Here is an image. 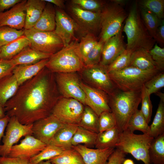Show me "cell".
Returning a JSON list of instances; mask_svg holds the SVG:
<instances>
[{"mask_svg": "<svg viewBox=\"0 0 164 164\" xmlns=\"http://www.w3.org/2000/svg\"><path fill=\"white\" fill-rule=\"evenodd\" d=\"M60 94L54 73L45 67L19 86L4 110L6 115L15 117L23 124H33L52 114Z\"/></svg>", "mask_w": 164, "mask_h": 164, "instance_id": "cell-1", "label": "cell"}, {"mask_svg": "<svg viewBox=\"0 0 164 164\" xmlns=\"http://www.w3.org/2000/svg\"><path fill=\"white\" fill-rule=\"evenodd\" d=\"M122 31L127 37L126 49L133 52L143 49L149 51L155 45V41L144 23L137 1L130 9Z\"/></svg>", "mask_w": 164, "mask_h": 164, "instance_id": "cell-2", "label": "cell"}, {"mask_svg": "<svg viewBox=\"0 0 164 164\" xmlns=\"http://www.w3.org/2000/svg\"><path fill=\"white\" fill-rule=\"evenodd\" d=\"M109 96V106L121 133L125 130L129 118L138 109L141 102V90L123 91L118 89Z\"/></svg>", "mask_w": 164, "mask_h": 164, "instance_id": "cell-3", "label": "cell"}, {"mask_svg": "<svg viewBox=\"0 0 164 164\" xmlns=\"http://www.w3.org/2000/svg\"><path fill=\"white\" fill-rule=\"evenodd\" d=\"M159 72L158 69L142 70L128 66L108 74L118 89L123 91H132L141 90L148 80Z\"/></svg>", "mask_w": 164, "mask_h": 164, "instance_id": "cell-4", "label": "cell"}, {"mask_svg": "<svg viewBox=\"0 0 164 164\" xmlns=\"http://www.w3.org/2000/svg\"><path fill=\"white\" fill-rule=\"evenodd\" d=\"M77 43L76 41H72L67 46L52 55L46 67L54 73L82 71L84 66L77 51Z\"/></svg>", "mask_w": 164, "mask_h": 164, "instance_id": "cell-5", "label": "cell"}, {"mask_svg": "<svg viewBox=\"0 0 164 164\" xmlns=\"http://www.w3.org/2000/svg\"><path fill=\"white\" fill-rule=\"evenodd\" d=\"M154 138L146 134L137 135L125 130L119 134L115 147L125 153H130L144 164H151L149 149Z\"/></svg>", "mask_w": 164, "mask_h": 164, "instance_id": "cell-6", "label": "cell"}, {"mask_svg": "<svg viewBox=\"0 0 164 164\" xmlns=\"http://www.w3.org/2000/svg\"><path fill=\"white\" fill-rule=\"evenodd\" d=\"M111 2L106 4L101 12L98 41L104 43L120 31L128 15L122 6Z\"/></svg>", "mask_w": 164, "mask_h": 164, "instance_id": "cell-7", "label": "cell"}, {"mask_svg": "<svg viewBox=\"0 0 164 164\" xmlns=\"http://www.w3.org/2000/svg\"><path fill=\"white\" fill-rule=\"evenodd\" d=\"M24 30V35L30 42L29 46L34 49L52 55L64 47L62 41L54 31H41L33 28Z\"/></svg>", "mask_w": 164, "mask_h": 164, "instance_id": "cell-8", "label": "cell"}, {"mask_svg": "<svg viewBox=\"0 0 164 164\" xmlns=\"http://www.w3.org/2000/svg\"><path fill=\"white\" fill-rule=\"evenodd\" d=\"M84 105L74 99L60 97L51 114L65 124L78 125L84 109Z\"/></svg>", "mask_w": 164, "mask_h": 164, "instance_id": "cell-9", "label": "cell"}, {"mask_svg": "<svg viewBox=\"0 0 164 164\" xmlns=\"http://www.w3.org/2000/svg\"><path fill=\"white\" fill-rule=\"evenodd\" d=\"M33 124L24 125L15 117L10 118L0 146V156L8 157L12 147L23 137L32 135Z\"/></svg>", "mask_w": 164, "mask_h": 164, "instance_id": "cell-10", "label": "cell"}, {"mask_svg": "<svg viewBox=\"0 0 164 164\" xmlns=\"http://www.w3.org/2000/svg\"><path fill=\"white\" fill-rule=\"evenodd\" d=\"M55 77L58 91L62 97L74 99L85 105V94L76 72L56 73Z\"/></svg>", "mask_w": 164, "mask_h": 164, "instance_id": "cell-11", "label": "cell"}, {"mask_svg": "<svg viewBox=\"0 0 164 164\" xmlns=\"http://www.w3.org/2000/svg\"><path fill=\"white\" fill-rule=\"evenodd\" d=\"M84 77L91 86L110 95L118 88L110 78L106 67L99 64L85 67L82 70Z\"/></svg>", "mask_w": 164, "mask_h": 164, "instance_id": "cell-12", "label": "cell"}, {"mask_svg": "<svg viewBox=\"0 0 164 164\" xmlns=\"http://www.w3.org/2000/svg\"><path fill=\"white\" fill-rule=\"evenodd\" d=\"M70 11L73 19L77 24L78 30L86 32L95 34L100 32L101 12H95L84 10L73 5Z\"/></svg>", "mask_w": 164, "mask_h": 164, "instance_id": "cell-13", "label": "cell"}, {"mask_svg": "<svg viewBox=\"0 0 164 164\" xmlns=\"http://www.w3.org/2000/svg\"><path fill=\"white\" fill-rule=\"evenodd\" d=\"M65 124L51 114L33 124L32 135L48 145L56 133Z\"/></svg>", "mask_w": 164, "mask_h": 164, "instance_id": "cell-14", "label": "cell"}, {"mask_svg": "<svg viewBox=\"0 0 164 164\" xmlns=\"http://www.w3.org/2000/svg\"><path fill=\"white\" fill-rule=\"evenodd\" d=\"M85 96V105L98 116L105 111L111 112L109 105V96L104 91L80 82Z\"/></svg>", "mask_w": 164, "mask_h": 164, "instance_id": "cell-15", "label": "cell"}, {"mask_svg": "<svg viewBox=\"0 0 164 164\" xmlns=\"http://www.w3.org/2000/svg\"><path fill=\"white\" fill-rule=\"evenodd\" d=\"M56 27L54 32L62 41L64 47L68 45L74 38L78 26L74 20L62 9H55Z\"/></svg>", "mask_w": 164, "mask_h": 164, "instance_id": "cell-16", "label": "cell"}, {"mask_svg": "<svg viewBox=\"0 0 164 164\" xmlns=\"http://www.w3.org/2000/svg\"><path fill=\"white\" fill-rule=\"evenodd\" d=\"M47 144L32 135H27L11 148L8 157L29 160L40 152Z\"/></svg>", "mask_w": 164, "mask_h": 164, "instance_id": "cell-17", "label": "cell"}, {"mask_svg": "<svg viewBox=\"0 0 164 164\" xmlns=\"http://www.w3.org/2000/svg\"><path fill=\"white\" fill-rule=\"evenodd\" d=\"M122 29L118 33L104 42L99 64L100 65L105 67L108 66L126 49Z\"/></svg>", "mask_w": 164, "mask_h": 164, "instance_id": "cell-18", "label": "cell"}, {"mask_svg": "<svg viewBox=\"0 0 164 164\" xmlns=\"http://www.w3.org/2000/svg\"><path fill=\"white\" fill-rule=\"evenodd\" d=\"M26 0H22L9 10L0 12V27L7 26L17 29H24Z\"/></svg>", "mask_w": 164, "mask_h": 164, "instance_id": "cell-19", "label": "cell"}, {"mask_svg": "<svg viewBox=\"0 0 164 164\" xmlns=\"http://www.w3.org/2000/svg\"><path fill=\"white\" fill-rule=\"evenodd\" d=\"M82 156L84 164H108L109 157L114 151V148L93 149L83 145L73 146Z\"/></svg>", "mask_w": 164, "mask_h": 164, "instance_id": "cell-20", "label": "cell"}, {"mask_svg": "<svg viewBox=\"0 0 164 164\" xmlns=\"http://www.w3.org/2000/svg\"><path fill=\"white\" fill-rule=\"evenodd\" d=\"M48 59H43L32 64L15 66L12 73L19 86L36 75L46 67Z\"/></svg>", "mask_w": 164, "mask_h": 164, "instance_id": "cell-21", "label": "cell"}, {"mask_svg": "<svg viewBox=\"0 0 164 164\" xmlns=\"http://www.w3.org/2000/svg\"><path fill=\"white\" fill-rule=\"evenodd\" d=\"M51 55L34 49L30 46L26 47L20 53L9 60L14 66L35 63L41 60L49 58Z\"/></svg>", "mask_w": 164, "mask_h": 164, "instance_id": "cell-22", "label": "cell"}, {"mask_svg": "<svg viewBox=\"0 0 164 164\" xmlns=\"http://www.w3.org/2000/svg\"><path fill=\"white\" fill-rule=\"evenodd\" d=\"M78 127L77 124H66L56 133L49 144L64 150L72 148V140Z\"/></svg>", "mask_w": 164, "mask_h": 164, "instance_id": "cell-23", "label": "cell"}, {"mask_svg": "<svg viewBox=\"0 0 164 164\" xmlns=\"http://www.w3.org/2000/svg\"><path fill=\"white\" fill-rule=\"evenodd\" d=\"M46 3L44 0H27L24 29L33 27L40 18Z\"/></svg>", "mask_w": 164, "mask_h": 164, "instance_id": "cell-24", "label": "cell"}, {"mask_svg": "<svg viewBox=\"0 0 164 164\" xmlns=\"http://www.w3.org/2000/svg\"><path fill=\"white\" fill-rule=\"evenodd\" d=\"M19 86L12 73L0 80V105L5 103L16 92Z\"/></svg>", "mask_w": 164, "mask_h": 164, "instance_id": "cell-25", "label": "cell"}, {"mask_svg": "<svg viewBox=\"0 0 164 164\" xmlns=\"http://www.w3.org/2000/svg\"><path fill=\"white\" fill-rule=\"evenodd\" d=\"M55 27V9L52 4L47 2L40 18L33 28L39 31L51 32L54 31Z\"/></svg>", "mask_w": 164, "mask_h": 164, "instance_id": "cell-26", "label": "cell"}, {"mask_svg": "<svg viewBox=\"0 0 164 164\" xmlns=\"http://www.w3.org/2000/svg\"><path fill=\"white\" fill-rule=\"evenodd\" d=\"M129 66L134 67L142 70L158 69L149 51L143 49L132 52Z\"/></svg>", "mask_w": 164, "mask_h": 164, "instance_id": "cell-27", "label": "cell"}, {"mask_svg": "<svg viewBox=\"0 0 164 164\" xmlns=\"http://www.w3.org/2000/svg\"><path fill=\"white\" fill-rule=\"evenodd\" d=\"M30 45L29 40L24 35L1 47L0 59H11Z\"/></svg>", "mask_w": 164, "mask_h": 164, "instance_id": "cell-28", "label": "cell"}, {"mask_svg": "<svg viewBox=\"0 0 164 164\" xmlns=\"http://www.w3.org/2000/svg\"><path fill=\"white\" fill-rule=\"evenodd\" d=\"M120 132L117 126L109 129L99 132L97 135L95 146L96 149L114 148L118 140Z\"/></svg>", "mask_w": 164, "mask_h": 164, "instance_id": "cell-29", "label": "cell"}, {"mask_svg": "<svg viewBox=\"0 0 164 164\" xmlns=\"http://www.w3.org/2000/svg\"><path fill=\"white\" fill-rule=\"evenodd\" d=\"M156 94L160 101L153 121L149 126L150 135L154 138L164 133V94L159 92Z\"/></svg>", "mask_w": 164, "mask_h": 164, "instance_id": "cell-30", "label": "cell"}, {"mask_svg": "<svg viewBox=\"0 0 164 164\" xmlns=\"http://www.w3.org/2000/svg\"><path fill=\"white\" fill-rule=\"evenodd\" d=\"M148 153L151 163L164 164V133L154 138Z\"/></svg>", "mask_w": 164, "mask_h": 164, "instance_id": "cell-31", "label": "cell"}, {"mask_svg": "<svg viewBox=\"0 0 164 164\" xmlns=\"http://www.w3.org/2000/svg\"><path fill=\"white\" fill-rule=\"evenodd\" d=\"M125 130L132 133H134L135 130H139L142 132L143 134L150 135L149 126L140 110L138 109L129 118Z\"/></svg>", "mask_w": 164, "mask_h": 164, "instance_id": "cell-32", "label": "cell"}, {"mask_svg": "<svg viewBox=\"0 0 164 164\" xmlns=\"http://www.w3.org/2000/svg\"><path fill=\"white\" fill-rule=\"evenodd\" d=\"M97 134L78 126L73 137L72 145L73 146L83 144L89 148L93 147L95 145Z\"/></svg>", "mask_w": 164, "mask_h": 164, "instance_id": "cell-33", "label": "cell"}, {"mask_svg": "<svg viewBox=\"0 0 164 164\" xmlns=\"http://www.w3.org/2000/svg\"><path fill=\"white\" fill-rule=\"evenodd\" d=\"M53 164H84L80 154L72 148L49 160Z\"/></svg>", "mask_w": 164, "mask_h": 164, "instance_id": "cell-34", "label": "cell"}, {"mask_svg": "<svg viewBox=\"0 0 164 164\" xmlns=\"http://www.w3.org/2000/svg\"><path fill=\"white\" fill-rule=\"evenodd\" d=\"M99 117L89 107H84L78 126L87 130L98 133Z\"/></svg>", "mask_w": 164, "mask_h": 164, "instance_id": "cell-35", "label": "cell"}, {"mask_svg": "<svg viewBox=\"0 0 164 164\" xmlns=\"http://www.w3.org/2000/svg\"><path fill=\"white\" fill-rule=\"evenodd\" d=\"M98 41L94 34L88 33L82 37L78 43L76 50L83 63L88 54L97 43Z\"/></svg>", "mask_w": 164, "mask_h": 164, "instance_id": "cell-36", "label": "cell"}, {"mask_svg": "<svg viewBox=\"0 0 164 164\" xmlns=\"http://www.w3.org/2000/svg\"><path fill=\"white\" fill-rule=\"evenodd\" d=\"M139 7L140 15L150 35L154 39L162 19H160L151 12Z\"/></svg>", "mask_w": 164, "mask_h": 164, "instance_id": "cell-37", "label": "cell"}, {"mask_svg": "<svg viewBox=\"0 0 164 164\" xmlns=\"http://www.w3.org/2000/svg\"><path fill=\"white\" fill-rule=\"evenodd\" d=\"M64 150L48 144L39 153L29 159L30 164H37L42 161L50 160L61 154Z\"/></svg>", "mask_w": 164, "mask_h": 164, "instance_id": "cell-38", "label": "cell"}, {"mask_svg": "<svg viewBox=\"0 0 164 164\" xmlns=\"http://www.w3.org/2000/svg\"><path fill=\"white\" fill-rule=\"evenodd\" d=\"M136 1L140 8L151 12L160 19H163L164 0H142Z\"/></svg>", "mask_w": 164, "mask_h": 164, "instance_id": "cell-39", "label": "cell"}, {"mask_svg": "<svg viewBox=\"0 0 164 164\" xmlns=\"http://www.w3.org/2000/svg\"><path fill=\"white\" fill-rule=\"evenodd\" d=\"M24 35V29L19 30L7 26L0 27V48Z\"/></svg>", "mask_w": 164, "mask_h": 164, "instance_id": "cell-40", "label": "cell"}, {"mask_svg": "<svg viewBox=\"0 0 164 164\" xmlns=\"http://www.w3.org/2000/svg\"><path fill=\"white\" fill-rule=\"evenodd\" d=\"M132 52L126 49L113 62L106 67L108 72L120 70L129 66Z\"/></svg>", "mask_w": 164, "mask_h": 164, "instance_id": "cell-41", "label": "cell"}, {"mask_svg": "<svg viewBox=\"0 0 164 164\" xmlns=\"http://www.w3.org/2000/svg\"><path fill=\"white\" fill-rule=\"evenodd\" d=\"M73 4L88 11L101 12L103 9L106 2L104 1L96 0H73Z\"/></svg>", "mask_w": 164, "mask_h": 164, "instance_id": "cell-42", "label": "cell"}, {"mask_svg": "<svg viewBox=\"0 0 164 164\" xmlns=\"http://www.w3.org/2000/svg\"><path fill=\"white\" fill-rule=\"evenodd\" d=\"M149 95L156 93L164 87V73L159 72L148 80L144 85Z\"/></svg>", "mask_w": 164, "mask_h": 164, "instance_id": "cell-43", "label": "cell"}, {"mask_svg": "<svg viewBox=\"0 0 164 164\" xmlns=\"http://www.w3.org/2000/svg\"><path fill=\"white\" fill-rule=\"evenodd\" d=\"M104 43L100 41L89 52L84 62L85 67H90L99 64L101 59L102 48Z\"/></svg>", "mask_w": 164, "mask_h": 164, "instance_id": "cell-44", "label": "cell"}, {"mask_svg": "<svg viewBox=\"0 0 164 164\" xmlns=\"http://www.w3.org/2000/svg\"><path fill=\"white\" fill-rule=\"evenodd\" d=\"M150 96L144 85L141 89L142 106L140 111L148 124L151 121L152 113V106Z\"/></svg>", "mask_w": 164, "mask_h": 164, "instance_id": "cell-45", "label": "cell"}, {"mask_svg": "<svg viewBox=\"0 0 164 164\" xmlns=\"http://www.w3.org/2000/svg\"><path fill=\"white\" fill-rule=\"evenodd\" d=\"M99 132H101L117 126L116 118L112 112L105 111L99 116Z\"/></svg>", "mask_w": 164, "mask_h": 164, "instance_id": "cell-46", "label": "cell"}, {"mask_svg": "<svg viewBox=\"0 0 164 164\" xmlns=\"http://www.w3.org/2000/svg\"><path fill=\"white\" fill-rule=\"evenodd\" d=\"M151 57L159 70L163 71L164 69V48L155 44L149 51Z\"/></svg>", "mask_w": 164, "mask_h": 164, "instance_id": "cell-47", "label": "cell"}, {"mask_svg": "<svg viewBox=\"0 0 164 164\" xmlns=\"http://www.w3.org/2000/svg\"><path fill=\"white\" fill-rule=\"evenodd\" d=\"M125 157V153L117 148L109 157L108 164H122Z\"/></svg>", "mask_w": 164, "mask_h": 164, "instance_id": "cell-48", "label": "cell"}, {"mask_svg": "<svg viewBox=\"0 0 164 164\" xmlns=\"http://www.w3.org/2000/svg\"><path fill=\"white\" fill-rule=\"evenodd\" d=\"M15 67L9 60L0 59V80L12 73Z\"/></svg>", "mask_w": 164, "mask_h": 164, "instance_id": "cell-49", "label": "cell"}, {"mask_svg": "<svg viewBox=\"0 0 164 164\" xmlns=\"http://www.w3.org/2000/svg\"><path fill=\"white\" fill-rule=\"evenodd\" d=\"M0 164H30L29 160L0 156Z\"/></svg>", "mask_w": 164, "mask_h": 164, "instance_id": "cell-50", "label": "cell"}, {"mask_svg": "<svg viewBox=\"0 0 164 164\" xmlns=\"http://www.w3.org/2000/svg\"><path fill=\"white\" fill-rule=\"evenodd\" d=\"M22 0H0V12L11 8Z\"/></svg>", "mask_w": 164, "mask_h": 164, "instance_id": "cell-51", "label": "cell"}, {"mask_svg": "<svg viewBox=\"0 0 164 164\" xmlns=\"http://www.w3.org/2000/svg\"><path fill=\"white\" fill-rule=\"evenodd\" d=\"M154 39L155 41H157L161 45H163L164 43V21L163 19L161 20L160 24L157 30Z\"/></svg>", "mask_w": 164, "mask_h": 164, "instance_id": "cell-52", "label": "cell"}, {"mask_svg": "<svg viewBox=\"0 0 164 164\" xmlns=\"http://www.w3.org/2000/svg\"><path fill=\"white\" fill-rule=\"evenodd\" d=\"M10 117L6 115L4 117L0 118V146H1L0 142L2 138L4 135V132Z\"/></svg>", "mask_w": 164, "mask_h": 164, "instance_id": "cell-53", "label": "cell"}, {"mask_svg": "<svg viewBox=\"0 0 164 164\" xmlns=\"http://www.w3.org/2000/svg\"><path fill=\"white\" fill-rule=\"evenodd\" d=\"M45 2L55 5L58 8L62 9L64 7V1L63 0H44Z\"/></svg>", "mask_w": 164, "mask_h": 164, "instance_id": "cell-54", "label": "cell"}, {"mask_svg": "<svg viewBox=\"0 0 164 164\" xmlns=\"http://www.w3.org/2000/svg\"><path fill=\"white\" fill-rule=\"evenodd\" d=\"M111 1L122 6L125 4L127 2L126 0H113Z\"/></svg>", "mask_w": 164, "mask_h": 164, "instance_id": "cell-55", "label": "cell"}, {"mask_svg": "<svg viewBox=\"0 0 164 164\" xmlns=\"http://www.w3.org/2000/svg\"><path fill=\"white\" fill-rule=\"evenodd\" d=\"M4 108L0 105V118H2L6 115Z\"/></svg>", "mask_w": 164, "mask_h": 164, "instance_id": "cell-56", "label": "cell"}, {"mask_svg": "<svg viewBox=\"0 0 164 164\" xmlns=\"http://www.w3.org/2000/svg\"><path fill=\"white\" fill-rule=\"evenodd\" d=\"M122 164H135L133 161L130 159H125Z\"/></svg>", "mask_w": 164, "mask_h": 164, "instance_id": "cell-57", "label": "cell"}, {"mask_svg": "<svg viewBox=\"0 0 164 164\" xmlns=\"http://www.w3.org/2000/svg\"><path fill=\"white\" fill-rule=\"evenodd\" d=\"M37 164H53L49 160H46L45 161H42L40 162Z\"/></svg>", "mask_w": 164, "mask_h": 164, "instance_id": "cell-58", "label": "cell"}, {"mask_svg": "<svg viewBox=\"0 0 164 164\" xmlns=\"http://www.w3.org/2000/svg\"></svg>", "mask_w": 164, "mask_h": 164, "instance_id": "cell-59", "label": "cell"}, {"mask_svg": "<svg viewBox=\"0 0 164 164\" xmlns=\"http://www.w3.org/2000/svg\"></svg>", "mask_w": 164, "mask_h": 164, "instance_id": "cell-60", "label": "cell"}]
</instances>
